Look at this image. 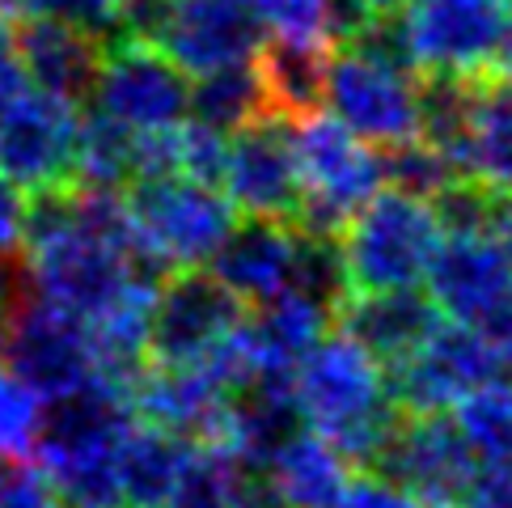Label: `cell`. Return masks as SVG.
<instances>
[{"mask_svg": "<svg viewBox=\"0 0 512 508\" xmlns=\"http://www.w3.org/2000/svg\"><path fill=\"white\" fill-rule=\"evenodd\" d=\"M356 17H394L402 5H411V0H347Z\"/></svg>", "mask_w": 512, "mask_h": 508, "instance_id": "f35d334b", "label": "cell"}, {"mask_svg": "<svg viewBox=\"0 0 512 508\" xmlns=\"http://www.w3.org/2000/svg\"><path fill=\"white\" fill-rule=\"evenodd\" d=\"M267 111L271 106H267L263 77H259V64L254 60L191 77V119L216 127V132H233V127H242Z\"/></svg>", "mask_w": 512, "mask_h": 508, "instance_id": "83f0119b", "label": "cell"}, {"mask_svg": "<svg viewBox=\"0 0 512 508\" xmlns=\"http://www.w3.org/2000/svg\"><path fill=\"white\" fill-rule=\"evenodd\" d=\"M339 331L352 335L381 365H394L424 339L441 314L419 288H386V293H343L335 301Z\"/></svg>", "mask_w": 512, "mask_h": 508, "instance_id": "44dd1931", "label": "cell"}, {"mask_svg": "<svg viewBox=\"0 0 512 508\" xmlns=\"http://www.w3.org/2000/svg\"><path fill=\"white\" fill-rule=\"evenodd\" d=\"M136 424L127 390L89 381L85 390L47 403L34 458L68 508H119V445Z\"/></svg>", "mask_w": 512, "mask_h": 508, "instance_id": "3957f363", "label": "cell"}, {"mask_svg": "<svg viewBox=\"0 0 512 508\" xmlns=\"http://www.w3.org/2000/svg\"><path fill=\"white\" fill-rule=\"evenodd\" d=\"M127 403L140 424H153L178 441H212L221 432L229 386L208 360L195 365H157L140 369V377L127 390Z\"/></svg>", "mask_w": 512, "mask_h": 508, "instance_id": "ac0fdd59", "label": "cell"}, {"mask_svg": "<svg viewBox=\"0 0 512 508\" xmlns=\"http://www.w3.org/2000/svg\"><path fill=\"white\" fill-rule=\"evenodd\" d=\"M13 297H17V284L0 271V326H5V318H9V305H13Z\"/></svg>", "mask_w": 512, "mask_h": 508, "instance_id": "ab89813d", "label": "cell"}, {"mask_svg": "<svg viewBox=\"0 0 512 508\" xmlns=\"http://www.w3.org/2000/svg\"><path fill=\"white\" fill-rule=\"evenodd\" d=\"M123 216L132 246L157 276L208 267L216 246L237 221L233 204L216 183L187 174H153L123 187Z\"/></svg>", "mask_w": 512, "mask_h": 508, "instance_id": "5b68a950", "label": "cell"}, {"mask_svg": "<svg viewBox=\"0 0 512 508\" xmlns=\"http://www.w3.org/2000/svg\"><path fill=\"white\" fill-rule=\"evenodd\" d=\"M136 144L140 136L98 111L81 115L77 149H72V183L89 191H123L136 183Z\"/></svg>", "mask_w": 512, "mask_h": 508, "instance_id": "484cf974", "label": "cell"}, {"mask_svg": "<svg viewBox=\"0 0 512 508\" xmlns=\"http://www.w3.org/2000/svg\"><path fill=\"white\" fill-rule=\"evenodd\" d=\"M85 98L98 115L136 136H149L191 115V77L157 43L115 34L111 43H102V60Z\"/></svg>", "mask_w": 512, "mask_h": 508, "instance_id": "ba28073f", "label": "cell"}, {"mask_svg": "<svg viewBox=\"0 0 512 508\" xmlns=\"http://www.w3.org/2000/svg\"><path fill=\"white\" fill-rule=\"evenodd\" d=\"M149 43L187 77H204L212 68L250 64L263 47V26L250 0H161Z\"/></svg>", "mask_w": 512, "mask_h": 508, "instance_id": "5bb4252c", "label": "cell"}, {"mask_svg": "<svg viewBox=\"0 0 512 508\" xmlns=\"http://www.w3.org/2000/svg\"><path fill=\"white\" fill-rule=\"evenodd\" d=\"M216 187L237 216L292 221L301 204L297 157H292V119L267 111L225 136V161Z\"/></svg>", "mask_w": 512, "mask_h": 508, "instance_id": "8fae6325", "label": "cell"}, {"mask_svg": "<svg viewBox=\"0 0 512 508\" xmlns=\"http://www.w3.org/2000/svg\"><path fill=\"white\" fill-rule=\"evenodd\" d=\"M504 373L487 339L466 322L441 318L432 331L415 343L407 356L386 365L390 398L398 415L419 411H449L457 398L470 394L479 381Z\"/></svg>", "mask_w": 512, "mask_h": 508, "instance_id": "30bf717a", "label": "cell"}, {"mask_svg": "<svg viewBox=\"0 0 512 508\" xmlns=\"http://www.w3.org/2000/svg\"><path fill=\"white\" fill-rule=\"evenodd\" d=\"M373 466L424 504H457L466 492L474 458L466 441L457 437L449 411H419L398 415Z\"/></svg>", "mask_w": 512, "mask_h": 508, "instance_id": "9a60e30c", "label": "cell"}, {"mask_svg": "<svg viewBox=\"0 0 512 508\" xmlns=\"http://www.w3.org/2000/svg\"><path fill=\"white\" fill-rule=\"evenodd\" d=\"M339 43V51H326V115L381 153L415 140L424 77L402 60L390 17H360Z\"/></svg>", "mask_w": 512, "mask_h": 508, "instance_id": "7a4b0ae2", "label": "cell"}, {"mask_svg": "<svg viewBox=\"0 0 512 508\" xmlns=\"http://www.w3.org/2000/svg\"><path fill=\"white\" fill-rule=\"evenodd\" d=\"M326 51L331 47H301V43H267L259 47V77L267 106L284 119H301L322 106V77H326Z\"/></svg>", "mask_w": 512, "mask_h": 508, "instance_id": "d4e9b609", "label": "cell"}, {"mask_svg": "<svg viewBox=\"0 0 512 508\" xmlns=\"http://www.w3.org/2000/svg\"><path fill=\"white\" fill-rule=\"evenodd\" d=\"M267 43L335 47L360 17L347 0H250Z\"/></svg>", "mask_w": 512, "mask_h": 508, "instance_id": "f1b7e54d", "label": "cell"}, {"mask_svg": "<svg viewBox=\"0 0 512 508\" xmlns=\"http://www.w3.org/2000/svg\"><path fill=\"white\" fill-rule=\"evenodd\" d=\"M246 305L221 288L204 267L166 271L157 280L149 310V356L157 365H195L208 360L242 322Z\"/></svg>", "mask_w": 512, "mask_h": 508, "instance_id": "7c38bea8", "label": "cell"}, {"mask_svg": "<svg viewBox=\"0 0 512 508\" xmlns=\"http://www.w3.org/2000/svg\"><path fill=\"white\" fill-rule=\"evenodd\" d=\"M483 339H487V348L496 352V360H500V369H512V288L504 293V301L491 310L479 326H474Z\"/></svg>", "mask_w": 512, "mask_h": 508, "instance_id": "d590c367", "label": "cell"}, {"mask_svg": "<svg viewBox=\"0 0 512 508\" xmlns=\"http://www.w3.org/2000/svg\"><path fill=\"white\" fill-rule=\"evenodd\" d=\"M512 288V263L487 229L445 233L424 271V293L449 322L479 326Z\"/></svg>", "mask_w": 512, "mask_h": 508, "instance_id": "2e32d148", "label": "cell"}, {"mask_svg": "<svg viewBox=\"0 0 512 508\" xmlns=\"http://www.w3.org/2000/svg\"><path fill=\"white\" fill-rule=\"evenodd\" d=\"M119 508H132V504H119Z\"/></svg>", "mask_w": 512, "mask_h": 508, "instance_id": "ee69618b", "label": "cell"}, {"mask_svg": "<svg viewBox=\"0 0 512 508\" xmlns=\"http://www.w3.org/2000/svg\"><path fill=\"white\" fill-rule=\"evenodd\" d=\"M297 259L301 229L292 221L242 216V221L229 225L225 242L216 246L204 271L250 310V305H263L297 284Z\"/></svg>", "mask_w": 512, "mask_h": 508, "instance_id": "e0dca14e", "label": "cell"}, {"mask_svg": "<svg viewBox=\"0 0 512 508\" xmlns=\"http://www.w3.org/2000/svg\"><path fill=\"white\" fill-rule=\"evenodd\" d=\"M22 9L81 26L89 34H98V39H115L119 34V0H22Z\"/></svg>", "mask_w": 512, "mask_h": 508, "instance_id": "4dcf8cb0", "label": "cell"}, {"mask_svg": "<svg viewBox=\"0 0 512 508\" xmlns=\"http://www.w3.org/2000/svg\"><path fill=\"white\" fill-rule=\"evenodd\" d=\"M64 508H68V504H64Z\"/></svg>", "mask_w": 512, "mask_h": 508, "instance_id": "f6af8a7d", "label": "cell"}, {"mask_svg": "<svg viewBox=\"0 0 512 508\" xmlns=\"http://www.w3.org/2000/svg\"><path fill=\"white\" fill-rule=\"evenodd\" d=\"M22 233H26V195L0 174V263L22 254Z\"/></svg>", "mask_w": 512, "mask_h": 508, "instance_id": "e575fe53", "label": "cell"}, {"mask_svg": "<svg viewBox=\"0 0 512 508\" xmlns=\"http://www.w3.org/2000/svg\"><path fill=\"white\" fill-rule=\"evenodd\" d=\"M102 43L106 39H98V34L56 22V17H39V13H30L22 30L13 34L26 81L34 89H47V94H60L72 102H81L89 94V85H94Z\"/></svg>", "mask_w": 512, "mask_h": 508, "instance_id": "ffe728a7", "label": "cell"}, {"mask_svg": "<svg viewBox=\"0 0 512 508\" xmlns=\"http://www.w3.org/2000/svg\"><path fill=\"white\" fill-rule=\"evenodd\" d=\"M457 504L466 508H512V462H474L466 492Z\"/></svg>", "mask_w": 512, "mask_h": 508, "instance_id": "836d02e7", "label": "cell"}, {"mask_svg": "<svg viewBox=\"0 0 512 508\" xmlns=\"http://www.w3.org/2000/svg\"><path fill=\"white\" fill-rule=\"evenodd\" d=\"M331 318H335V305L322 297H309L301 288H288V293L271 297L263 305H250V314H242L237 335H242L254 381L292 377L297 360L331 331Z\"/></svg>", "mask_w": 512, "mask_h": 508, "instance_id": "d6986e66", "label": "cell"}, {"mask_svg": "<svg viewBox=\"0 0 512 508\" xmlns=\"http://www.w3.org/2000/svg\"><path fill=\"white\" fill-rule=\"evenodd\" d=\"M512 0H411L390 17L394 43L419 77L479 81L500 64Z\"/></svg>", "mask_w": 512, "mask_h": 508, "instance_id": "52a82bcc", "label": "cell"}, {"mask_svg": "<svg viewBox=\"0 0 512 508\" xmlns=\"http://www.w3.org/2000/svg\"><path fill=\"white\" fill-rule=\"evenodd\" d=\"M0 365L13 369L30 390H39L43 403H56L98 381L85 322L30 293L13 297L9 318L0 326Z\"/></svg>", "mask_w": 512, "mask_h": 508, "instance_id": "9c48e42d", "label": "cell"}, {"mask_svg": "<svg viewBox=\"0 0 512 508\" xmlns=\"http://www.w3.org/2000/svg\"><path fill=\"white\" fill-rule=\"evenodd\" d=\"M22 89H30L26 72H22V60H17V47H13V34L9 26L0 22V111L22 94Z\"/></svg>", "mask_w": 512, "mask_h": 508, "instance_id": "8d00e7d4", "label": "cell"}, {"mask_svg": "<svg viewBox=\"0 0 512 508\" xmlns=\"http://www.w3.org/2000/svg\"><path fill=\"white\" fill-rule=\"evenodd\" d=\"M292 157H297V187H301V204L292 225L309 233L335 238L347 216L386 187V157H381V149L352 136L322 106L292 119Z\"/></svg>", "mask_w": 512, "mask_h": 508, "instance_id": "8992f818", "label": "cell"}, {"mask_svg": "<svg viewBox=\"0 0 512 508\" xmlns=\"http://www.w3.org/2000/svg\"><path fill=\"white\" fill-rule=\"evenodd\" d=\"M47 403L13 369L0 365V462H30L39 449Z\"/></svg>", "mask_w": 512, "mask_h": 508, "instance_id": "f546056e", "label": "cell"}, {"mask_svg": "<svg viewBox=\"0 0 512 508\" xmlns=\"http://www.w3.org/2000/svg\"><path fill=\"white\" fill-rule=\"evenodd\" d=\"M441 238L445 229L432 199L398 187H381L335 233L347 293L419 288Z\"/></svg>", "mask_w": 512, "mask_h": 508, "instance_id": "277c9868", "label": "cell"}, {"mask_svg": "<svg viewBox=\"0 0 512 508\" xmlns=\"http://www.w3.org/2000/svg\"><path fill=\"white\" fill-rule=\"evenodd\" d=\"M259 475L271 508H331L343 483L352 479V462L326 437L301 424L271 453Z\"/></svg>", "mask_w": 512, "mask_h": 508, "instance_id": "7402d4cb", "label": "cell"}, {"mask_svg": "<svg viewBox=\"0 0 512 508\" xmlns=\"http://www.w3.org/2000/svg\"><path fill=\"white\" fill-rule=\"evenodd\" d=\"M428 508H466V504H428Z\"/></svg>", "mask_w": 512, "mask_h": 508, "instance_id": "7bdbcfd3", "label": "cell"}, {"mask_svg": "<svg viewBox=\"0 0 512 508\" xmlns=\"http://www.w3.org/2000/svg\"><path fill=\"white\" fill-rule=\"evenodd\" d=\"M13 13H22V0H0V22H9Z\"/></svg>", "mask_w": 512, "mask_h": 508, "instance_id": "b9f144b4", "label": "cell"}, {"mask_svg": "<svg viewBox=\"0 0 512 508\" xmlns=\"http://www.w3.org/2000/svg\"><path fill=\"white\" fill-rule=\"evenodd\" d=\"M449 420L474 462H512V377L479 381L449 407Z\"/></svg>", "mask_w": 512, "mask_h": 508, "instance_id": "4316f807", "label": "cell"}, {"mask_svg": "<svg viewBox=\"0 0 512 508\" xmlns=\"http://www.w3.org/2000/svg\"><path fill=\"white\" fill-rule=\"evenodd\" d=\"M0 508H64L56 483L43 466L30 462H13L9 470L0 466Z\"/></svg>", "mask_w": 512, "mask_h": 508, "instance_id": "1f68e13d", "label": "cell"}, {"mask_svg": "<svg viewBox=\"0 0 512 508\" xmlns=\"http://www.w3.org/2000/svg\"><path fill=\"white\" fill-rule=\"evenodd\" d=\"M191 441H178L153 424H132L119 445V496L132 508H166Z\"/></svg>", "mask_w": 512, "mask_h": 508, "instance_id": "cb8c5ba5", "label": "cell"}, {"mask_svg": "<svg viewBox=\"0 0 512 508\" xmlns=\"http://www.w3.org/2000/svg\"><path fill=\"white\" fill-rule=\"evenodd\" d=\"M487 233L496 238V246L504 250V259L512 263V195H496V208H491Z\"/></svg>", "mask_w": 512, "mask_h": 508, "instance_id": "74e56055", "label": "cell"}, {"mask_svg": "<svg viewBox=\"0 0 512 508\" xmlns=\"http://www.w3.org/2000/svg\"><path fill=\"white\" fill-rule=\"evenodd\" d=\"M81 111L72 98L47 89H22L0 111V174L22 191H47L72 183Z\"/></svg>", "mask_w": 512, "mask_h": 508, "instance_id": "4fadbf2b", "label": "cell"}, {"mask_svg": "<svg viewBox=\"0 0 512 508\" xmlns=\"http://www.w3.org/2000/svg\"><path fill=\"white\" fill-rule=\"evenodd\" d=\"M496 68H504V77L512 81V5H508V30H504V47H500V64Z\"/></svg>", "mask_w": 512, "mask_h": 508, "instance_id": "60d3db41", "label": "cell"}, {"mask_svg": "<svg viewBox=\"0 0 512 508\" xmlns=\"http://www.w3.org/2000/svg\"><path fill=\"white\" fill-rule=\"evenodd\" d=\"M288 390L309 432L326 437L347 462H377L398 420V407L390 398L386 365L364 352L352 335L326 331L297 360Z\"/></svg>", "mask_w": 512, "mask_h": 508, "instance_id": "6da1fadb", "label": "cell"}, {"mask_svg": "<svg viewBox=\"0 0 512 508\" xmlns=\"http://www.w3.org/2000/svg\"><path fill=\"white\" fill-rule=\"evenodd\" d=\"M331 508H428V504L419 496H411L407 487L394 483L390 475L369 470V475H352V479H347Z\"/></svg>", "mask_w": 512, "mask_h": 508, "instance_id": "d6a6232c", "label": "cell"}, {"mask_svg": "<svg viewBox=\"0 0 512 508\" xmlns=\"http://www.w3.org/2000/svg\"><path fill=\"white\" fill-rule=\"evenodd\" d=\"M466 174L487 183L496 195H512V81L483 77L474 85Z\"/></svg>", "mask_w": 512, "mask_h": 508, "instance_id": "603a6c76", "label": "cell"}]
</instances>
